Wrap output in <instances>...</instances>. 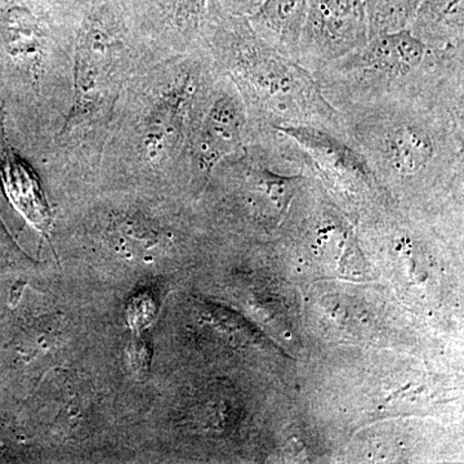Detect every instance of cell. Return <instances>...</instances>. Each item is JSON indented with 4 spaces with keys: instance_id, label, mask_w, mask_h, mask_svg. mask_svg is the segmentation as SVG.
I'll return each mask as SVG.
<instances>
[{
    "instance_id": "cell-1",
    "label": "cell",
    "mask_w": 464,
    "mask_h": 464,
    "mask_svg": "<svg viewBox=\"0 0 464 464\" xmlns=\"http://www.w3.org/2000/svg\"><path fill=\"white\" fill-rule=\"evenodd\" d=\"M340 112L348 142L399 188H429L462 176L464 79Z\"/></svg>"
},
{
    "instance_id": "cell-2",
    "label": "cell",
    "mask_w": 464,
    "mask_h": 464,
    "mask_svg": "<svg viewBox=\"0 0 464 464\" xmlns=\"http://www.w3.org/2000/svg\"><path fill=\"white\" fill-rule=\"evenodd\" d=\"M213 47L239 91L250 128L307 125L348 142L343 116L324 97L313 72L274 50L248 18L226 17L217 27Z\"/></svg>"
},
{
    "instance_id": "cell-3",
    "label": "cell",
    "mask_w": 464,
    "mask_h": 464,
    "mask_svg": "<svg viewBox=\"0 0 464 464\" xmlns=\"http://www.w3.org/2000/svg\"><path fill=\"white\" fill-rule=\"evenodd\" d=\"M314 76L324 97L341 111L462 79L464 51L431 50L405 29L369 39Z\"/></svg>"
},
{
    "instance_id": "cell-4",
    "label": "cell",
    "mask_w": 464,
    "mask_h": 464,
    "mask_svg": "<svg viewBox=\"0 0 464 464\" xmlns=\"http://www.w3.org/2000/svg\"><path fill=\"white\" fill-rule=\"evenodd\" d=\"M368 41L364 0H310L297 63L314 74Z\"/></svg>"
},
{
    "instance_id": "cell-5",
    "label": "cell",
    "mask_w": 464,
    "mask_h": 464,
    "mask_svg": "<svg viewBox=\"0 0 464 464\" xmlns=\"http://www.w3.org/2000/svg\"><path fill=\"white\" fill-rule=\"evenodd\" d=\"M249 119L239 91L230 79L216 83L188 150L198 174H210L224 159L237 154L248 142Z\"/></svg>"
},
{
    "instance_id": "cell-6",
    "label": "cell",
    "mask_w": 464,
    "mask_h": 464,
    "mask_svg": "<svg viewBox=\"0 0 464 464\" xmlns=\"http://www.w3.org/2000/svg\"><path fill=\"white\" fill-rule=\"evenodd\" d=\"M112 70L114 53L108 36L96 27L85 30L76 47V101L72 118H84L106 100Z\"/></svg>"
},
{
    "instance_id": "cell-7",
    "label": "cell",
    "mask_w": 464,
    "mask_h": 464,
    "mask_svg": "<svg viewBox=\"0 0 464 464\" xmlns=\"http://www.w3.org/2000/svg\"><path fill=\"white\" fill-rule=\"evenodd\" d=\"M2 116L0 114V143H2L0 179H2L3 190L12 206L16 208L24 218L35 230L41 232L43 237H48L52 217L41 182L33 168L9 145Z\"/></svg>"
},
{
    "instance_id": "cell-8",
    "label": "cell",
    "mask_w": 464,
    "mask_h": 464,
    "mask_svg": "<svg viewBox=\"0 0 464 464\" xmlns=\"http://www.w3.org/2000/svg\"><path fill=\"white\" fill-rule=\"evenodd\" d=\"M310 0H265L250 14V25L274 50L297 61Z\"/></svg>"
},
{
    "instance_id": "cell-9",
    "label": "cell",
    "mask_w": 464,
    "mask_h": 464,
    "mask_svg": "<svg viewBox=\"0 0 464 464\" xmlns=\"http://www.w3.org/2000/svg\"><path fill=\"white\" fill-rule=\"evenodd\" d=\"M436 51H464V0H423L409 27Z\"/></svg>"
},
{
    "instance_id": "cell-10",
    "label": "cell",
    "mask_w": 464,
    "mask_h": 464,
    "mask_svg": "<svg viewBox=\"0 0 464 464\" xmlns=\"http://www.w3.org/2000/svg\"><path fill=\"white\" fill-rule=\"evenodd\" d=\"M423 0H364L369 39L409 29Z\"/></svg>"
},
{
    "instance_id": "cell-11",
    "label": "cell",
    "mask_w": 464,
    "mask_h": 464,
    "mask_svg": "<svg viewBox=\"0 0 464 464\" xmlns=\"http://www.w3.org/2000/svg\"><path fill=\"white\" fill-rule=\"evenodd\" d=\"M3 33L5 48L12 57L33 63L41 57V30L34 17L26 12H11Z\"/></svg>"
},
{
    "instance_id": "cell-12",
    "label": "cell",
    "mask_w": 464,
    "mask_h": 464,
    "mask_svg": "<svg viewBox=\"0 0 464 464\" xmlns=\"http://www.w3.org/2000/svg\"><path fill=\"white\" fill-rule=\"evenodd\" d=\"M209 0H173V24L185 41H192L203 30Z\"/></svg>"
},
{
    "instance_id": "cell-13",
    "label": "cell",
    "mask_w": 464,
    "mask_h": 464,
    "mask_svg": "<svg viewBox=\"0 0 464 464\" xmlns=\"http://www.w3.org/2000/svg\"><path fill=\"white\" fill-rule=\"evenodd\" d=\"M226 16L249 17L255 14L265 0H219Z\"/></svg>"
}]
</instances>
